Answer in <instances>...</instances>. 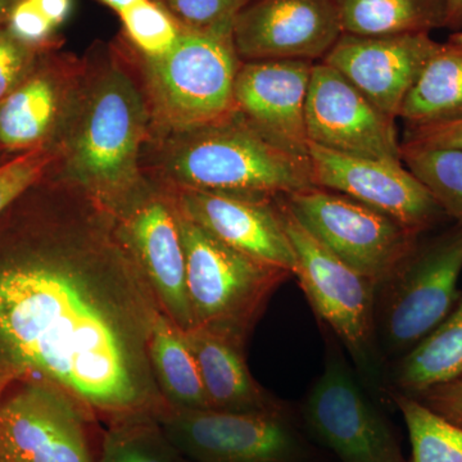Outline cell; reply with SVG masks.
<instances>
[{"label":"cell","mask_w":462,"mask_h":462,"mask_svg":"<svg viewBox=\"0 0 462 462\" xmlns=\"http://www.w3.org/2000/svg\"><path fill=\"white\" fill-rule=\"evenodd\" d=\"M0 238V374L112 420L167 410L149 357L160 314L117 217L50 175Z\"/></svg>","instance_id":"obj_1"},{"label":"cell","mask_w":462,"mask_h":462,"mask_svg":"<svg viewBox=\"0 0 462 462\" xmlns=\"http://www.w3.org/2000/svg\"><path fill=\"white\" fill-rule=\"evenodd\" d=\"M147 93L127 42H96L83 57L74 102L53 147L51 178L116 217L147 188L142 157L151 136Z\"/></svg>","instance_id":"obj_2"},{"label":"cell","mask_w":462,"mask_h":462,"mask_svg":"<svg viewBox=\"0 0 462 462\" xmlns=\"http://www.w3.org/2000/svg\"><path fill=\"white\" fill-rule=\"evenodd\" d=\"M142 167L148 178L169 188L261 202L315 187L310 158L276 147L238 109L190 129H152Z\"/></svg>","instance_id":"obj_3"},{"label":"cell","mask_w":462,"mask_h":462,"mask_svg":"<svg viewBox=\"0 0 462 462\" xmlns=\"http://www.w3.org/2000/svg\"><path fill=\"white\" fill-rule=\"evenodd\" d=\"M178 223L196 327L245 346L270 298L293 275L229 247L179 209Z\"/></svg>","instance_id":"obj_4"},{"label":"cell","mask_w":462,"mask_h":462,"mask_svg":"<svg viewBox=\"0 0 462 462\" xmlns=\"http://www.w3.org/2000/svg\"><path fill=\"white\" fill-rule=\"evenodd\" d=\"M133 51L151 107L152 129H190L236 111L234 84L242 60L233 35L182 30L166 56L145 58Z\"/></svg>","instance_id":"obj_5"},{"label":"cell","mask_w":462,"mask_h":462,"mask_svg":"<svg viewBox=\"0 0 462 462\" xmlns=\"http://www.w3.org/2000/svg\"><path fill=\"white\" fill-rule=\"evenodd\" d=\"M461 226L419 242L396 275L378 288L376 339L388 355L402 357L445 321L461 296Z\"/></svg>","instance_id":"obj_6"},{"label":"cell","mask_w":462,"mask_h":462,"mask_svg":"<svg viewBox=\"0 0 462 462\" xmlns=\"http://www.w3.org/2000/svg\"><path fill=\"white\" fill-rule=\"evenodd\" d=\"M282 199L298 223L378 288L420 242L421 236L403 224L337 191L311 187Z\"/></svg>","instance_id":"obj_7"},{"label":"cell","mask_w":462,"mask_h":462,"mask_svg":"<svg viewBox=\"0 0 462 462\" xmlns=\"http://www.w3.org/2000/svg\"><path fill=\"white\" fill-rule=\"evenodd\" d=\"M275 203L296 254L294 278L321 324L348 349L365 375L373 378L376 375L378 287L339 260L298 223L282 197Z\"/></svg>","instance_id":"obj_8"},{"label":"cell","mask_w":462,"mask_h":462,"mask_svg":"<svg viewBox=\"0 0 462 462\" xmlns=\"http://www.w3.org/2000/svg\"><path fill=\"white\" fill-rule=\"evenodd\" d=\"M175 451L193 462H312L314 449L288 410L231 412L165 410L157 415Z\"/></svg>","instance_id":"obj_9"},{"label":"cell","mask_w":462,"mask_h":462,"mask_svg":"<svg viewBox=\"0 0 462 462\" xmlns=\"http://www.w3.org/2000/svg\"><path fill=\"white\" fill-rule=\"evenodd\" d=\"M303 418L339 462H409L388 421L334 345L303 404Z\"/></svg>","instance_id":"obj_10"},{"label":"cell","mask_w":462,"mask_h":462,"mask_svg":"<svg viewBox=\"0 0 462 462\" xmlns=\"http://www.w3.org/2000/svg\"><path fill=\"white\" fill-rule=\"evenodd\" d=\"M310 143L346 156L402 162L396 118L327 63L315 62L306 98Z\"/></svg>","instance_id":"obj_11"},{"label":"cell","mask_w":462,"mask_h":462,"mask_svg":"<svg viewBox=\"0 0 462 462\" xmlns=\"http://www.w3.org/2000/svg\"><path fill=\"white\" fill-rule=\"evenodd\" d=\"M125 245L144 273L163 314L181 330L196 327L187 263L171 190L149 178L135 202L117 216Z\"/></svg>","instance_id":"obj_12"},{"label":"cell","mask_w":462,"mask_h":462,"mask_svg":"<svg viewBox=\"0 0 462 462\" xmlns=\"http://www.w3.org/2000/svg\"><path fill=\"white\" fill-rule=\"evenodd\" d=\"M83 410L50 383H27L0 402V462H96Z\"/></svg>","instance_id":"obj_13"},{"label":"cell","mask_w":462,"mask_h":462,"mask_svg":"<svg viewBox=\"0 0 462 462\" xmlns=\"http://www.w3.org/2000/svg\"><path fill=\"white\" fill-rule=\"evenodd\" d=\"M312 180L388 215L419 236L442 223L447 215L430 190L403 162L346 156L309 144Z\"/></svg>","instance_id":"obj_14"},{"label":"cell","mask_w":462,"mask_h":462,"mask_svg":"<svg viewBox=\"0 0 462 462\" xmlns=\"http://www.w3.org/2000/svg\"><path fill=\"white\" fill-rule=\"evenodd\" d=\"M343 35L334 0H249L233 27L242 62L324 60Z\"/></svg>","instance_id":"obj_15"},{"label":"cell","mask_w":462,"mask_h":462,"mask_svg":"<svg viewBox=\"0 0 462 462\" xmlns=\"http://www.w3.org/2000/svg\"><path fill=\"white\" fill-rule=\"evenodd\" d=\"M83 69V58L42 51L30 75L0 103V149L25 153L53 147L74 102Z\"/></svg>","instance_id":"obj_16"},{"label":"cell","mask_w":462,"mask_h":462,"mask_svg":"<svg viewBox=\"0 0 462 462\" xmlns=\"http://www.w3.org/2000/svg\"><path fill=\"white\" fill-rule=\"evenodd\" d=\"M315 62L305 60L240 63L234 100L236 109L276 147L309 157L306 98Z\"/></svg>","instance_id":"obj_17"},{"label":"cell","mask_w":462,"mask_h":462,"mask_svg":"<svg viewBox=\"0 0 462 462\" xmlns=\"http://www.w3.org/2000/svg\"><path fill=\"white\" fill-rule=\"evenodd\" d=\"M440 42L430 33H343L322 62L348 79L376 107L398 118L407 93Z\"/></svg>","instance_id":"obj_18"},{"label":"cell","mask_w":462,"mask_h":462,"mask_svg":"<svg viewBox=\"0 0 462 462\" xmlns=\"http://www.w3.org/2000/svg\"><path fill=\"white\" fill-rule=\"evenodd\" d=\"M170 190L185 217L229 247L261 263L287 270L294 278L296 254L275 200L261 202L189 188Z\"/></svg>","instance_id":"obj_19"},{"label":"cell","mask_w":462,"mask_h":462,"mask_svg":"<svg viewBox=\"0 0 462 462\" xmlns=\"http://www.w3.org/2000/svg\"><path fill=\"white\" fill-rule=\"evenodd\" d=\"M182 336L199 365L211 409L231 412L287 410L252 376L245 363V346L200 327L182 330Z\"/></svg>","instance_id":"obj_20"},{"label":"cell","mask_w":462,"mask_h":462,"mask_svg":"<svg viewBox=\"0 0 462 462\" xmlns=\"http://www.w3.org/2000/svg\"><path fill=\"white\" fill-rule=\"evenodd\" d=\"M149 357L154 378L172 411L211 409L199 365L180 328L161 311L152 328Z\"/></svg>","instance_id":"obj_21"},{"label":"cell","mask_w":462,"mask_h":462,"mask_svg":"<svg viewBox=\"0 0 462 462\" xmlns=\"http://www.w3.org/2000/svg\"><path fill=\"white\" fill-rule=\"evenodd\" d=\"M407 126L452 123L462 118V50L439 44L407 93L400 116Z\"/></svg>","instance_id":"obj_22"},{"label":"cell","mask_w":462,"mask_h":462,"mask_svg":"<svg viewBox=\"0 0 462 462\" xmlns=\"http://www.w3.org/2000/svg\"><path fill=\"white\" fill-rule=\"evenodd\" d=\"M462 376V293L451 314L394 370L397 391L416 397L428 389Z\"/></svg>","instance_id":"obj_23"},{"label":"cell","mask_w":462,"mask_h":462,"mask_svg":"<svg viewBox=\"0 0 462 462\" xmlns=\"http://www.w3.org/2000/svg\"><path fill=\"white\" fill-rule=\"evenodd\" d=\"M343 33H430L447 26V0H334Z\"/></svg>","instance_id":"obj_24"},{"label":"cell","mask_w":462,"mask_h":462,"mask_svg":"<svg viewBox=\"0 0 462 462\" xmlns=\"http://www.w3.org/2000/svg\"><path fill=\"white\" fill-rule=\"evenodd\" d=\"M411 443V462H462V427L433 411L418 398L392 393Z\"/></svg>","instance_id":"obj_25"},{"label":"cell","mask_w":462,"mask_h":462,"mask_svg":"<svg viewBox=\"0 0 462 462\" xmlns=\"http://www.w3.org/2000/svg\"><path fill=\"white\" fill-rule=\"evenodd\" d=\"M97 462H175L178 452L167 439L157 415L141 413L112 420Z\"/></svg>","instance_id":"obj_26"},{"label":"cell","mask_w":462,"mask_h":462,"mask_svg":"<svg viewBox=\"0 0 462 462\" xmlns=\"http://www.w3.org/2000/svg\"><path fill=\"white\" fill-rule=\"evenodd\" d=\"M402 162L462 227V151L402 145Z\"/></svg>","instance_id":"obj_27"},{"label":"cell","mask_w":462,"mask_h":462,"mask_svg":"<svg viewBox=\"0 0 462 462\" xmlns=\"http://www.w3.org/2000/svg\"><path fill=\"white\" fill-rule=\"evenodd\" d=\"M117 14L125 41L142 57L166 56L182 32L176 21L154 0H138Z\"/></svg>","instance_id":"obj_28"},{"label":"cell","mask_w":462,"mask_h":462,"mask_svg":"<svg viewBox=\"0 0 462 462\" xmlns=\"http://www.w3.org/2000/svg\"><path fill=\"white\" fill-rule=\"evenodd\" d=\"M184 32L233 35L234 23L249 0H154Z\"/></svg>","instance_id":"obj_29"},{"label":"cell","mask_w":462,"mask_h":462,"mask_svg":"<svg viewBox=\"0 0 462 462\" xmlns=\"http://www.w3.org/2000/svg\"><path fill=\"white\" fill-rule=\"evenodd\" d=\"M57 160L56 148L42 147L0 163V215L27 189L50 175Z\"/></svg>","instance_id":"obj_30"},{"label":"cell","mask_w":462,"mask_h":462,"mask_svg":"<svg viewBox=\"0 0 462 462\" xmlns=\"http://www.w3.org/2000/svg\"><path fill=\"white\" fill-rule=\"evenodd\" d=\"M42 51L17 41L7 26H0V103L30 75Z\"/></svg>","instance_id":"obj_31"},{"label":"cell","mask_w":462,"mask_h":462,"mask_svg":"<svg viewBox=\"0 0 462 462\" xmlns=\"http://www.w3.org/2000/svg\"><path fill=\"white\" fill-rule=\"evenodd\" d=\"M5 26L17 41L35 50L60 47V41L56 36L57 27L51 25L32 0H20Z\"/></svg>","instance_id":"obj_32"},{"label":"cell","mask_w":462,"mask_h":462,"mask_svg":"<svg viewBox=\"0 0 462 462\" xmlns=\"http://www.w3.org/2000/svg\"><path fill=\"white\" fill-rule=\"evenodd\" d=\"M401 144L406 147L462 151V118L430 126H407Z\"/></svg>","instance_id":"obj_33"},{"label":"cell","mask_w":462,"mask_h":462,"mask_svg":"<svg viewBox=\"0 0 462 462\" xmlns=\"http://www.w3.org/2000/svg\"><path fill=\"white\" fill-rule=\"evenodd\" d=\"M415 398L443 418L462 427V376L445 384L428 389Z\"/></svg>","instance_id":"obj_34"},{"label":"cell","mask_w":462,"mask_h":462,"mask_svg":"<svg viewBox=\"0 0 462 462\" xmlns=\"http://www.w3.org/2000/svg\"><path fill=\"white\" fill-rule=\"evenodd\" d=\"M32 2L57 29L65 23L72 8V0H32Z\"/></svg>","instance_id":"obj_35"},{"label":"cell","mask_w":462,"mask_h":462,"mask_svg":"<svg viewBox=\"0 0 462 462\" xmlns=\"http://www.w3.org/2000/svg\"><path fill=\"white\" fill-rule=\"evenodd\" d=\"M449 29L462 27V0H447V26Z\"/></svg>","instance_id":"obj_36"},{"label":"cell","mask_w":462,"mask_h":462,"mask_svg":"<svg viewBox=\"0 0 462 462\" xmlns=\"http://www.w3.org/2000/svg\"><path fill=\"white\" fill-rule=\"evenodd\" d=\"M20 0H0V26H5L7 23L12 11L16 7Z\"/></svg>","instance_id":"obj_37"},{"label":"cell","mask_w":462,"mask_h":462,"mask_svg":"<svg viewBox=\"0 0 462 462\" xmlns=\"http://www.w3.org/2000/svg\"><path fill=\"white\" fill-rule=\"evenodd\" d=\"M102 5H107L108 8L114 9L116 14L123 11L124 8L129 7L133 3L138 2V0H98Z\"/></svg>","instance_id":"obj_38"},{"label":"cell","mask_w":462,"mask_h":462,"mask_svg":"<svg viewBox=\"0 0 462 462\" xmlns=\"http://www.w3.org/2000/svg\"><path fill=\"white\" fill-rule=\"evenodd\" d=\"M448 42L462 50V32H458L454 33V35H451V38H449Z\"/></svg>","instance_id":"obj_39"},{"label":"cell","mask_w":462,"mask_h":462,"mask_svg":"<svg viewBox=\"0 0 462 462\" xmlns=\"http://www.w3.org/2000/svg\"><path fill=\"white\" fill-rule=\"evenodd\" d=\"M9 380H12L9 376L2 375V374H0V394H2L3 388L5 387V384H7Z\"/></svg>","instance_id":"obj_40"},{"label":"cell","mask_w":462,"mask_h":462,"mask_svg":"<svg viewBox=\"0 0 462 462\" xmlns=\"http://www.w3.org/2000/svg\"><path fill=\"white\" fill-rule=\"evenodd\" d=\"M175 462H193V461L188 460V458L182 457V456L178 455V457H176Z\"/></svg>","instance_id":"obj_41"},{"label":"cell","mask_w":462,"mask_h":462,"mask_svg":"<svg viewBox=\"0 0 462 462\" xmlns=\"http://www.w3.org/2000/svg\"><path fill=\"white\" fill-rule=\"evenodd\" d=\"M5 161L7 160H5V153H3L2 149H0V163L5 162Z\"/></svg>","instance_id":"obj_42"}]
</instances>
